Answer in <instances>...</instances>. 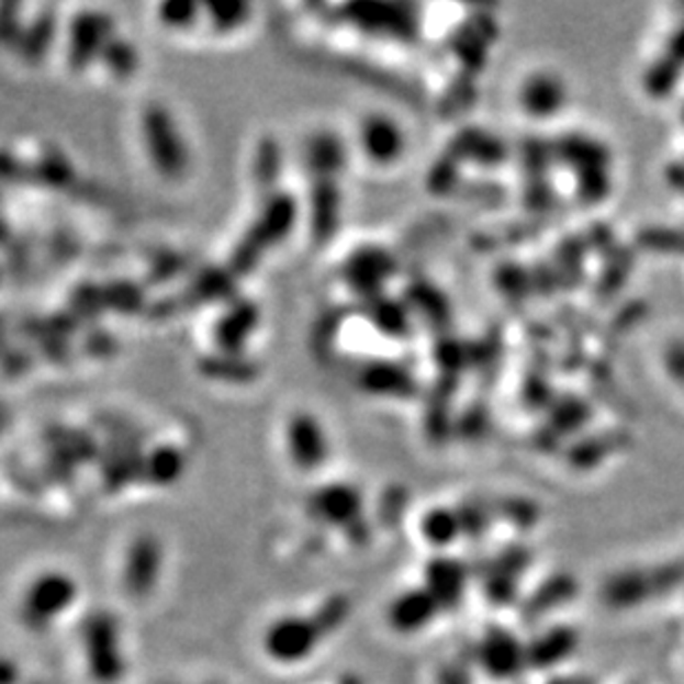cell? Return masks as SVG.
Returning a JSON list of instances; mask_svg holds the SVG:
<instances>
[{"instance_id": "cell-1", "label": "cell", "mask_w": 684, "mask_h": 684, "mask_svg": "<svg viewBox=\"0 0 684 684\" xmlns=\"http://www.w3.org/2000/svg\"><path fill=\"white\" fill-rule=\"evenodd\" d=\"M80 640L89 673L100 684H115L124 677L126 660L120 647L117 618L104 609L91 612L80 625Z\"/></svg>"}, {"instance_id": "cell-2", "label": "cell", "mask_w": 684, "mask_h": 684, "mask_svg": "<svg viewBox=\"0 0 684 684\" xmlns=\"http://www.w3.org/2000/svg\"><path fill=\"white\" fill-rule=\"evenodd\" d=\"M78 596V585L63 572H47L38 576L23 601V620L34 631L47 629L63 612H67Z\"/></svg>"}, {"instance_id": "cell-3", "label": "cell", "mask_w": 684, "mask_h": 684, "mask_svg": "<svg viewBox=\"0 0 684 684\" xmlns=\"http://www.w3.org/2000/svg\"><path fill=\"white\" fill-rule=\"evenodd\" d=\"M319 640L322 636L311 618L287 616L268 627L263 644L272 660L293 664L309 658Z\"/></svg>"}, {"instance_id": "cell-4", "label": "cell", "mask_w": 684, "mask_h": 684, "mask_svg": "<svg viewBox=\"0 0 684 684\" xmlns=\"http://www.w3.org/2000/svg\"><path fill=\"white\" fill-rule=\"evenodd\" d=\"M162 563H165L162 542L156 536L143 534L135 538L128 547L124 565L126 594L133 598H147L160 581Z\"/></svg>"}, {"instance_id": "cell-5", "label": "cell", "mask_w": 684, "mask_h": 684, "mask_svg": "<svg viewBox=\"0 0 684 684\" xmlns=\"http://www.w3.org/2000/svg\"><path fill=\"white\" fill-rule=\"evenodd\" d=\"M359 509H361L359 494L355 490H350V487H344V485L326 487L319 494H315L313 501H311L313 516H317L324 523L344 525L346 529L355 520L361 518Z\"/></svg>"}, {"instance_id": "cell-6", "label": "cell", "mask_w": 684, "mask_h": 684, "mask_svg": "<svg viewBox=\"0 0 684 684\" xmlns=\"http://www.w3.org/2000/svg\"><path fill=\"white\" fill-rule=\"evenodd\" d=\"M437 609H439V605L428 594V590H415V592L401 594L392 603L388 616H390V625L396 631H417L435 618Z\"/></svg>"}, {"instance_id": "cell-7", "label": "cell", "mask_w": 684, "mask_h": 684, "mask_svg": "<svg viewBox=\"0 0 684 684\" xmlns=\"http://www.w3.org/2000/svg\"><path fill=\"white\" fill-rule=\"evenodd\" d=\"M426 581H428V594L437 601V605L452 607L461 598V592L466 585V572L459 563L450 559H437L428 565Z\"/></svg>"}, {"instance_id": "cell-8", "label": "cell", "mask_w": 684, "mask_h": 684, "mask_svg": "<svg viewBox=\"0 0 684 684\" xmlns=\"http://www.w3.org/2000/svg\"><path fill=\"white\" fill-rule=\"evenodd\" d=\"M483 664L492 671V675H514L523 664V651L512 636L505 631H492L481 649Z\"/></svg>"}, {"instance_id": "cell-9", "label": "cell", "mask_w": 684, "mask_h": 684, "mask_svg": "<svg viewBox=\"0 0 684 684\" xmlns=\"http://www.w3.org/2000/svg\"><path fill=\"white\" fill-rule=\"evenodd\" d=\"M576 647V633L572 629H554L547 636H542L540 640H536L529 649H527V662H531L534 666H552L557 662H561L563 658H568Z\"/></svg>"}, {"instance_id": "cell-10", "label": "cell", "mask_w": 684, "mask_h": 684, "mask_svg": "<svg viewBox=\"0 0 684 684\" xmlns=\"http://www.w3.org/2000/svg\"><path fill=\"white\" fill-rule=\"evenodd\" d=\"M649 594H653L651 587V579L647 574L640 572H625L614 576L607 585H605V601L612 607H631L638 605L642 598H647Z\"/></svg>"}, {"instance_id": "cell-11", "label": "cell", "mask_w": 684, "mask_h": 684, "mask_svg": "<svg viewBox=\"0 0 684 684\" xmlns=\"http://www.w3.org/2000/svg\"><path fill=\"white\" fill-rule=\"evenodd\" d=\"M576 590V583L570 576H559L550 583H545V587L531 598V603L527 605V616H540L545 612H550L552 607H557L561 601H568Z\"/></svg>"}, {"instance_id": "cell-12", "label": "cell", "mask_w": 684, "mask_h": 684, "mask_svg": "<svg viewBox=\"0 0 684 684\" xmlns=\"http://www.w3.org/2000/svg\"><path fill=\"white\" fill-rule=\"evenodd\" d=\"M350 614V603L346 596H330L326 603L319 605V609L313 614V623L319 631L322 638L335 633L348 618Z\"/></svg>"}, {"instance_id": "cell-13", "label": "cell", "mask_w": 684, "mask_h": 684, "mask_svg": "<svg viewBox=\"0 0 684 684\" xmlns=\"http://www.w3.org/2000/svg\"><path fill=\"white\" fill-rule=\"evenodd\" d=\"M461 523L446 509L441 512H433L426 520H424V534L428 536L430 542L435 545H448L457 534H459Z\"/></svg>"}, {"instance_id": "cell-14", "label": "cell", "mask_w": 684, "mask_h": 684, "mask_svg": "<svg viewBox=\"0 0 684 684\" xmlns=\"http://www.w3.org/2000/svg\"><path fill=\"white\" fill-rule=\"evenodd\" d=\"M16 682H19L16 666L10 660L0 658V684H16Z\"/></svg>"}, {"instance_id": "cell-15", "label": "cell", "mask_w": 684, "mask_h": 684, "mask_svg": "<svg viewBox=\"0 0 684 684\" xmlns=\"http://www.w3.org/2000/svg\"><path fill=\"white\" fill-rule=\"evenodd\" d=\"M339 684H363V682L357 675H346V677H341Z\"/></svg>"}, {"instance_id": "cell-16", "label": "cell", "mask_w": 684, "mask_h": 684, "mask_svg": "<svg viewBox=\"0 0 684 684\" xmlns=\"http://www.w3.org/2000/svg\"><path fill=\"white\" fill-rule=\"evenodd\" d=\"M206 684H217V682H206Z\"/></svg>"}, {"instance_id": "cell-17", "label": "cell", "mask_w": 684, "mask_h": 684, "mask_svg": "<svg viewBox=\"0 0 684 684\" xmlns=\"http://www.w3.org/2000/svg\"><path fill=\"white\" fill-rule=\"evenodd\" d=\"M34 684H43V682H34Z\"/></svg>"}, {"instance_id": "cell-18", "label": "cell", "mask_w": 684, "mask_h": 684, "mask_svg": "<svg viewBox=\"0 0 684 684\" xmlns=\"http://www.w3.org/2000/svg\"><path fill=\"white\" fill-rule=\"evenodd\" d=\"M167 684H171V682H167Z\"/></svg>"}]
</instances>
